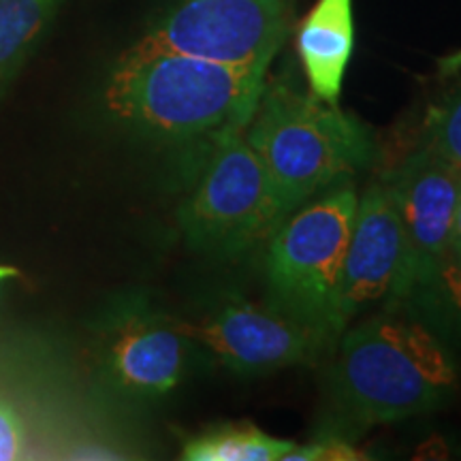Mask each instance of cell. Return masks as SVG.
<instances>
[{
	"instance_id": "e0dca14e",
	"label": "cell",
	"mask_w": 461,
	"mask_h": 461,
	"mask_svg": "<svg viewBox=\"0 0 461 461\" xmlns=\"http://www.w3.org/2000/svg\"><path fill=\"white\" fill-rule=\"evenodd\" d=\"M28 451V434L22 414L14 402L0 393V461L24 459Z\"/></svg>"
},
{
	"instance_id": "7a4b0ae2",
	"label": "cell",
	"mask_w": 461,
	"mask_h": 461,
	"mask_svg": "<svg viewBox=\"0 0 461 461\" xmlns=\"http://www.w3.org/2000/svg\"><path fill=\"white\" fill-rule=\"evenodd\" d=\"M267 73L129 48L109 73L103 105L115 124L146 140L214 141L246 129Z\"/></svg>"
},
{
	"instance_id": "ffe728a7",
	"label": "cell",
	"mask_w": 461,
	"mask_h": 461,
	"mask_svg": "<svg viewBox=\"0 0 461 461\" xmlns=\"http://www.w3.org/2000/svg\"><path fill=\"white\" fill-rule=\"evenodd\" d=\"M17 276H20V272H17L15 267H11V265H0V285L11 278H17Z\"/></svg>"
},
{
	"instance_id": "8992f818",
	"label": "cell",
	"mask_w": 461,
	"mask_h": 461,
	"mask_svg": "<svg viewBox=\"0 0 461 461\" xmlns=\"http://www.w3.org/2000/svg\"><path fill=\"white\" fill-rule=\"evenodd\" d=\"M286 34V0H167L131 48L267 73Z\"/></svg>"
},
{
	"instance_id": "44dd1931",
	"label": "cell",
	"mask_w": 461,
	"mask_h": 461,
	"mask_svg": "<svg viewBox=\"0 0 461 461\" xmlns=\"http://www.w3.org/2000/svg\"><path fill=\"white\" fill-rule=\"evenodd\" d=\"M459 261H461V258H459Z\"/></svg>"
},
{
	"instance_id": "ac0fdd59",
	"label": "cell",
	"mask_w": 461,
	"mask_h": 461,
	"mask_svg": "<svg viewBox=\"0 0 461 461\" xmlns=\"http://www.w3.org/2000/svg\"><path fill=\"white\" fill-rule=\"evenodd\" d=\"M461 71V48L451 51V54L442 56L438 60V73L440 77H455Z\"/></svg>"
},
{
	"instance_id": "52a82bcc",
	"label": "cell",
	"mask_w": 461,
	"mask_h": 461,
	"mask_svg": "<svg viewBox=\"0 0 461 461\" xmlns=\"http://www.w3.org/2000/svg\"><path fill=\"white\" fill-rule=\"evenodd\" d=\"M184 336L241 376L314 366L331 353L325 338L278 308L229 299L197 321H177Z\"/></svg>"
},
{
	"instance_id": "9a60e30c",
	"label": "cell",
	"mask_w": 461,
	"mask_h": 461,
	"mask_svg": "<svg viewBox=\"0 0 461 461\" xmlns=\"http://www.w3.org/2000/svg\"><path fill=\"white\" fill-rule=\"evenodd\" d=\"M419 143L461 169V79L429 105Z\"/></svg>"
},
{
	"instance_id": "30bf717a",
	"label": "cell",
	"mask_w": 461,
	"mask_h": 461,
	"mask_svg": "<svg viewBox=\"0 0 461 461\" xmlns=\"http://www.w3.org/2000/svg\"><path fill=\"white\" fill-rule=\"evenodd\" d=\"M193 339L176 319L131 308L115 314L99 339V367L109 387L129 397H163L182 383Z\"/></svg>"
},
{
	"instance_id": "2e32d148",
	"label": "cell",
	"mask_w": 461,
	"mask_h": 461,
	"mask_svg": "<svg viewBox=\"0 0 461 461\" xmlns=\"http://www.w3.org/2000/svg\"><path fill=\"white\" fill-rule=\"evenodd\" d=\"M367 459L366 451L355 447L348 436L339 431H327L305 445H293L282 461H361Z\"/></svg>"
},
{
	"instance_id": "3957f363",
	"label": "cell",
	"mask_w": 461,
	"mask_h": 461,
	"mask_svg": "<svg viewBox=\"0 0 461 461\" xmlns=\"http://www.w3.org/2000/svg\"><path fill=\"white\" fill-rule=\"evenodd\" d=\"M244 135L267 171L280 222L333 184L353 180L376 154L357 115L286 79H265Z\"/></svg>"
},
{
	"instance_id": "ba28073f",
	"label": "cell",
	"mask_w": 461,
	"mask_h": 461,
	"mask_svg": "<svg viewBox=\"0 0 461 461\" xmlns=\"http://www.w3.org/2000/svg\"><path fill=\"white\" fill-rule=\"evenodd\" d=\"M406 282V238L387 182H374L359 194L338 286V321L346 330L376 303L397 308Z\"/></svg>"
},
{
	"instance_id": "277c9868",
	"label": "cell",
	"mask_w": 461,
	"mask_h": 461,
	"mask_svg": "<svg viewBox=\"0 0 461 461\" xmlns=\"http://www.w3.org/2000/svg\"><path fill=\"white\" fill-rule=\"evenodd\" d=\"M357 201L353 182L333 184L282 218L265 250L267 303L331 346L344 331L338 321V286Z\"/></svg>"
},
{
	"instance_id": "4fadbf2b",
	"label": "cell",
	"mask_w": 461,
	"mask_h": 461,
	"mask_svg": "<svg viewBox=\"0 0 461 461\" xmlns=\"http://www.w3.org/2000/svg\"><path fill=\"white\" fill-rule=\"evenodd\" d=\"M65 0H0V96L41 41Z\"/></svg>"
},
{
	"instance_id": "5bb4252c",
	"label": "cell",
	"mask_w": 461,
	"mask_h": 461,
	"mask_svg": "<svg viewBox=\"0 0 461 461\" xmlns=\"http://www.w3.org/2000/svg\"><path fill=\"white\" fill-rule=\"evenodd\" d=\"M402 303L436 333L461 339V261L447 257L429 276L414 285Z\"/></svg>"
},
{
	"instance_id": "7c38bea8",
	"label": "cell",
	"mask_w": 461,
	"mask_h": 461,
	"mask_svg": "<svg viewBox=\"0 0 461 461\" xmlns=\"http://www.w3.org/2000/svg\"><path fill=\"white\" fill-rule=\"evenodd\" d=\"M295 445L276 438L255 423L230 420L188 436L182 445L186 461H282Z\"/></svg>"
},
{
	"instance_id": "d6986e66",
	"label": "cell",
	"mask_w": 461,
	"mask_h": 461,
	"mask_svg": "<svg viewBox=\"0 0 461 461\" xmlns=\"http://www.w3.org/2000/svg\"><path fill=\"white\" fill-rule=\"evenodd\" d=\"M453 258H461V194H459V205H457V216H455V227H453V238H451V255Z\"/></svg>"
},
{
	"instance_id": "9c48e42d",
	"label": "cell",
	"mask_w": 461,
	"mask_h": 461,
	"mask_svg": "<svg viewBox=\"0 0 461 461\" xmlns=\"http://www.w3.org/2000/svg\"><path fill=\"white\" fill-rule=\"evenodd\" d=\"M383 180L393 194L406 238V299L414 285L451 255L461 169L419 143Z\"/></svg>"
},
{
	"instance_id": "5b68a950",
	"label": "cell",
	"mask_w": 461,
	"mask_h": 461,
	"mask_svg": "<svg viewBox=\"0 0 461 461\" xmlns=\"http://www.w3.org/2000/svg\"><path fill=\"white\" fill-rule=\"evenodd\" d=\"M188 248L222 258L261 244L280 224L267 171L235 126L212 141L193 193L177 210Z\"/></svg>"
},
{
	"instance_id": "8fae6325",
	"label": "cell",
	"mask_w": 461,
	"mask_h": 461,
	"mask_svg": "<svg viewBox=\"0 0 461 461\" xmlns=\"http://www.w3.org/2000/svg\"><path fill=\"white\" fill-rule=\"evenodd\" d=\"M295 45L310 92L338 105L355 50L353 0H316L299 22Z\"/></svg>"
},
{
	"instance_id": "6da1fadb",
	"label": "cell",
	"mask_w": 461,
	"mask_h": 461,
	"mask_svg": "<svg viewBox=\"0 0 461 461\" xmlns=\"http://www.w3.org/2000/svg\"><path fill=\"white\" fill-rule=\"evenodd\" d=\"M330 355L327 389L339 434L434 412L457 389L442 338L395 308L344 330Z\"/></svg>"
}]
</instances>
